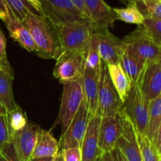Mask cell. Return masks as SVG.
<instances>
[{
  "label": "cell",
  "mask_w": 161,
  "mask_h": 161,
  "mask_svg": "<svg viewBox=\"0 0 161 161\" xmlns=\"http://www.w3.org/2000/svg\"><path fill=\"white\" fill-rule=\"evenodd\" d=\"M31 34L37 48L36 54L45 59H55L62 52L54 25L44 16L34 12L21 22Z\"/></svg>",
  "instance_id": "obj_1"
},
{
  "label": "cell",
  "mask_w": 161,
  "mask_h": 161,
  "mask_svg": "<svg viewBox=\"0 0 161 161\" xmlns=\"http://www.w3.org/2000/svg\"><path fill=\"white\" fill-rule=\"evenodd\" d=\"M61 50L86 55L93 27L89 20L55 26Z\"/></svg>",
  "instance_id": "obj_2"
},
{
  "label": "cell",
  "mask_w": 161,
  "mask_h": 161,
  "mask_svg": "<svg viewBox=\"0 0 161 161\" xmlns=\"http://www.w3.org/2000/svg\"><path fill=\"white\" fill-rule=\"evenodd\" d=\"M143 73L136 82L131 83L130 91L123 103L122 108L135 126L137 132L146 135L149 101L141 87Z\"/></svg>",
  "instance_id": "obj_3"
},
{
  "label": "cell",
  "mask_w": 161,
  "mask_h": 161,
  "mask_svg": "<svg viewBox=\"0 0 161 161\" xmlns=\"http://www.w3.org/2000/svg\"><path fill=\"white\" fill-rule=\"evenodd\" d=\"M123 41L126 50L145 64L161 62V47L145 33L140 25Z\"/></svg>",
  "instance_id": "obj_4"
},
{
  "label": "cell",
  "mask_w": 161,
  "mask_h": 161,
  "mask_svg": "<svg viewBox=\"0 0 161 161\" xmlns=\"http://www.w3.org/2000/svg\"><path fill=\"white\" fill-rule=\"evenodd\" d=\"M123 104L112 84L107 65L101 61L99 72L97 108L96 115L102 117L115 116L122 108Z\"/></svg>",
  "instance_id": "obj_5"
},
{
  "label": "cell",
  "mask_w": 161,
  "mask_h": 161,
  "mask_svg": "<svg viewBox=\"0 0 161 161\" xmlns=\"http://www.w3.org/2000/svg\"><path fill=\"white\" fill-rule=\"evenodd\" d=\"M83 100L81 79L64 84L59 113L52 129L57 125H61V135H63L78 112Z\"/></svg>",
  "instance_id": "obj_6"
},
{
  "label": "cell",
  "mask_w": 161,
  "mask_h": 161,
  "mask_svg": "<svg viewBox=\"0 0 161 161\" xmlns=\"http://www.w3.org/2000/svg\"><path fill=\"white\" fill-rule=\"evenodd\" d=\"M40 15L47 17L54 26L89 20L70 0H39Z\"/></svg>",
  "instance_id": "obj_7"
},
{
  "label": "cell",
  "mask_w": 161,
  "mask_h": 161,
  "mask_svg": "<svg viewBox=\"0 0 161 161\" xmlns=\"http://www.w3.org/2000/svg\"><path fill=\"white\" fill-rule=\"evenodd\" d=\"M56 61L53 75L63 85L82 78L85 69L84 55L63 50Z\"/></svg>",
  "instance_id": "obj_8"
},
{
  "label": "cell",
  "mask_w": 161,
  "mask_h": 161,
  "mask_svg": "<svg viewBox=\"0 0 161 161\" xmlns=\"http://www.w3.org/2000/svg\"><path fill=\"white\" fill-rule=\"evenodd\" d=\"M91 116L87 105L85 101L83 100L81 105L70 125L65 132L61 135L59 142L60 149L81 147Z\"/></svg>",
  "instance_id": "obj_9"
},
{
  "label": "cell",
  "mask_w": 161,
  "mask_h": 161,
  "mask_svg": "<svg viewBox=\"0 0 161 161\" xmlns=\"http://www.w3.org/2000/svg\"><path fill=\"white\" fill-rule=\"evenodd\" d=\"M122 124V134L116 142V148L127 161H142L138 141V132L123 108L119 112Z\"/></svg>",
  "instance_id": "obj_10"
},
{
  "label": "cell",
  "mask_w": 161,
  "mask_h": 161,
  "mask_svg": "<svg viewBox=\"0 0 161 161\" xmlns=\"http://www.w3.org/2000/svg\"><path fill=\"white\" fill-rule=\"evenodd\" d=\"M86 16L93 27V31L113 28L116 20L113 8L104 0H83Z\"/></svg>",
  "instance_id": "obj_11"
},
{
  "label": "cell",
  "mask_w": 161,
  "mask_h": 161,
  "mask_svg": "<svg viewBox=\"0 0 161 161\" xmlns=\"http://www.w3.org/2000/svg\"><path fill=\"white\" fill-rule=\"evenodd\" d=\"M98 37V51L101 60L108 64L120 63L121 58L126 50L123 39H119L108 29L95 31Z\"/></svg>",
  "instance_id": "obj_12"
},
{
  "label": "cell",
  "mask_w": 161,
  "mask_h": 161,
  "mask_svg": "<svg viewBox=\"0 0 161 161\" xmlns=\"http://www.w3.org/2000/svg\"><path fill=\"white\" fill-rule=\"evenodd\" d=\"M39 127L29 122L22 130L15 132L11 136L13 146L20 161H29L32 155Z\"/></svg>",
  "instance_id": "obj_13"
},
{
  "label": "cell",
  "mask_w": 161,
  "mask_h": 161,
  "mask_svg": "<svg viewBox=\"0 0 161 161\" xmlns=\"http://www.w3.org/2000/svg\"><path fill=\"white\" fill-rule=\"evenodd\" d=\"M122 134V124L118 113L115 116L101 118L98 130V146L102 153H110L116 147Z\"/></svg>",
  "instance_id": "obj_14"
},
{
  "label": "cell",
  "mask_w": 161,
  "mask_h": 161,
  "mask_svg": "<svg viewBox=\"0 0 161 161\" xmlns=\"http://www.w3.org/2000/svg\"><path fill=\"white\" fill-rule=\"evenodd\" d=\"M101 117L97 115L91 116L86 134L82 142V161H98L102 154L98 146V130Z\"/></svg>",
  "instance_id": "obj_15"
},
{
  "label": "cell",
  "mask_w": 161,
  "mask_h": 161,
  "mask_svg": "<svg viewBox=\"0 0 161 161\" xmlns=\"http://www.w3.org/2000/svg\"><path fill=\"white\" fill-rule=\"evenodd\" d=\"M99 72L100 69L96 70L85 66L81 78L83 100L87 105L91 116H95L97 113Z\"/></svg>",
  "instance_id": "obj_16"
},
{
  "label": "cell",
  "mask_w": 161,
  "mask_h": 161,
  "mask_svg": "<svg viewBox=\"0 0 161 161\" xmlns=\"http://www.w3.org/2000/svg\"><path fill=\"white\" fill-rule=\"evenodd\" d=\"M142 90L149 101L161 96V63L147 64L142 80Z\"/></svg>",
  "instance_id": "obj_17"
},
{
  "label": "cell",
  "mask_w": 161,
  "mask_h": 161,
  "mask_svg": "<svg viewBox=\"0 0 161 161\" xmlns=\"http://www.w3.org/2000/svg\"><path fill=\"white\" fill-rule=\"evenodd\" d=\"M14 79V70L9 62L0 67V105L7 113L18 106L13 93Z\"/></svg>",
  "instance_id": "obj_18"
},
{
  "label": "cell",
  "mask_w": 161,
  "mask_h": 161,
  "mask_svg": "<svg viewBox=\"0 0 161 161\" xmlns=\"http://www.w3.org/2000/svg\"><path fill=\"white\" fill-rule=\"evenodd\" d=\"M59 151V142L53 137L50 130H46L39 127L31 159L54 157Z\"/></svg>",
  "instance_id": "obj_19"
},
{
  "label": "cell",
  "mask_w": 161,
  "mask_h": 161,
  "mask_svg": "<svg viewBox=\"0 0 161 161\" xmlns=\"http://www.w3.org/2000/svg\"><path fill=\"white\" fill-rule=\"evenodd\" d=\"M5 25L9 31V36L13 39L18 42L19 45L26 50L36 53L37 48L29 31L25 28V25L17 20L10 13L9 20Z\"/></svg>",
  "instance_id": "obj_20"
},
{
  "label": "cell",
  "mask_w": 161,
  "mask_h": 161,
  "mask_svg": "<svg viewBox=\"0 0 161 161\" xmlns=\"http://www.w3.org/2000/svg\"><path fill=\"white\" fill-rule=\"evenodd\" d=\"M107 65V64H106ZM108 75L112 84L116 90L122 104L125 101L127 94L130 89L131 83L124 72L121 63L107 65Z\"/></svg>",
  "instance_id": "obj_21"
},
{
  "label": "cell",
  "mask_w": 161,
  "mask_h": 161,
  "mask_svg": "<svg viewBox=\"0 0 161 161\" xmlns=\"http://www.w3.org/2000/svg\"><path fill=\"white\" fill-rule=\"evenodd\" d=\"M161 130V96L149 102L146 135L152 141L156 134Z\"/></svg>",
  "instance_id": "obj_22"
},
{
  "label": "cell",
  "mask_w": 161,
  "mask_h": 161,
  "mask_svg": "<svg viewBox=\"0 0 161 161\" xmlns=\"http://www.w3.org/2000/svg\"><path fill=\"white\" fill-rule=\"evenodd\" d=\"M120 63L131 83L138 80L142 74L144 72L146 66L147 65L130 54L126 50L121 58Z\"/></svg>",
  "instance_id": "obj_23"
},
{
  "label": "cell",
  "mask_w": 161,
  "mask_h": 161,
  "mask_svg": "<svg viewBox=\"0 0 161 161\" xmlns=\"http://www.w3.org/2000/svg\"><path fill=\"white\" fill-rule=\"evenodd\" d=\"M116 20H121L125 23L133 24L138 26L141 25L145 17L137 8L135 3L128 5L125 8H113Z\"/></svg>",
  "instance_id": "obj_24"
},
{
  "label": "cell",
  "mask_w": 161,
  "mask_h": 161,
  "mask_svg": "<svg viewBox=\"0 0 161 161\" xmlns=\"http://www.w3.org/2000/svg\"><path fill=\"white\" fill-rule=\"evenodd\" d=\"M100 55L98 51V37L95 31L91 35L89 46L85 55V66L92 69H99L101 64Z\"/></svg>",
  "instance_id": "obj_25"
},
{
  "label": "cell",
  "mask_w": 161,
  "mask_h": 161,
  "mask_svg": "<svg viewBox=\"0 0 161 161\" xmlns=\"http://www.w3.org/2000/svg\"><path fill=\"white\" fill-rule=\"evenodd\" d=\"M138 141L142 161H161V152L152 144L146 135L138 133Z\"/></svg>",
  "instance_id": "obj_26"
},
{
  "label": "cell",
  "mask_w": 161,
  "mask_h": 161,
  "mask_svg": "<svg viewBox=\"0 0 161 161\" xmlns=\"http://www.w3.org/2000/svg\"><path fill=\"white\" fill-rule=\"evenodd\" d=\"M135 4L145 18L161 19V0H137Z\"/></svg>",
  "instance_id": "obj_27"
},
{
  "label": "cell",
  "mask_w": 161,
  "mask_h": 161,
  "mask_svg": "<svg viewBox=\"0 0 161 161\" xmlns=\"http://www.w3.org/2000/svg\"><path fill=\"white\" fill-rule=\"evenodd\" d=\"M7 121L11 136L15 132L22 130L28 123L26 114L19 106L7 113Z\"/></svg>",
  "instance_id": "obj_28"
},
{
  "label": "cell",
  "mask_w": 161,
  "mask_h": 161,
  "mask_svg": "<svg viewBox=\"0 0 161 161\" xmlns=\"http://www.w3.org/2000/svg\"><path fill=\"white\" fill-rule=\"evenodd\" d=\"M9 12L19 21L22 22L29 13L33 12L25 0H4Z\"/></svg>",
  "instance_id": "obj_29"
},
{
  "label": "cell",
  "mask_w": 161,
  "mask_h": 161,
  "mask_svg": "<svg viewBox=\"0 0 161 161\" xmlns=\"http://www.w3.org/2000/svg\"><path fill=\"white\" fill-rule=\"evenodd\" d=\"M140 26L147 36L161 47V19L145 18Z\"/></svg>",
  "instance_id": "obj_30"
},
{
  "label": "cell",
  "mask_w": 161,
  "mask_h": 161,
  "mask_svg": "<svg viewBox=\"0 0 161 161\" xmlns=\"http://www.w3.org/2000/svg\"><path fill=\"white\" fill-rule=\"evenodd\" d=\"M12 142L7 121V112L0 105V148Z\"/></svg>",
  "instance_id": "obj_31"
},
{
  "label": "cell",
  "mask_w": 161,
  "mask_h": 161,
  "mask_svg": "<svg viewBox=\"0 0 161 161\" xmlns=\"http://www.w3.org/2000/svg\"><path fill=\"white\" fill-rule=\"evenodd\" d=\"M64 161H82L81 149L80 147H71L60 149Z\"/></svg>",
  "instance_id": "obj_32"
},
{
  "label": "cell",
  "mask_w": 161,
  "mask_h": 161,
  "mask_svg": "<svg viewBox=\"0 0 161 161\" xmlns=\"http://www.w3.org/2000/svg\"><path fill=\"white\" fill-rule=\"evenodd\" d=\"M0 161H20L17 158L12 142L0 148Z\"/></svg>",
  "instance_id": "obj_33"
},
{
  "label": "cell",
  "mask_w": 161,
  "mask_h": 161,
  "mask_svg": "<svg viewBox=\"0 0 161 161\" xmlns=\"http://www.w3.org/2000/svg\"><path fill=\"white\" fill-rule=\"evenodd\" d=\"M7 59L6 58V39L0 27V60Z\"/></svg>",
  "instance_id": "obj_34"
},
{
  "label": "cell",
  "mask_w": 161,
  "mask_h": 161,
  "mask_svg": "<svg viewBox=\"0 0 161 161\" xmlns=\"http://www.w3.org/2000/svg\"><path fill=\"white\" fill-rule=\"evenodd\" d=\"M9 18V12L4 0H0V20L6 24Z\"/></svg>",
  "instance_id": "obj_35"
},
{
  "label": "cell",
  "mask_w": 161,
  "mask_h": 161,
  "mask_svg": "<svg viewBox=\"0 0 161 161\" xmlns=\"http://www.w3.org/2000/svg\"><path fill=\"white\" fill-rule=\"evenodd\" d=\"M114 149L110 153H103L98 161H118Z\"/></svg>",
  "instance_id": "obj_36"
},
{
  "label": "cell",
  "mask_w": 161,
  "mask_h": 161,
  "mask_svg": "<svg viewBox=\"0 0 161 161\" xmlns=\"http://www.w3.org/2000/svg\"><path fill=\"white\" fill-rule=\"evenodd\" d=\"M70 1L75 5V6L79 9V10L81 11V12L83 13L86 17H87V16H86V9H85V7H84V4H83V0H70Z\"/></svg>",
  "instance_id": "obj_37"
},
{
  "label": "cell",
  "mask_w": 161,
  "mask_h": 161,
  "mask_svg": "<svg viewBox=\"0 0 161 161\" xmlns=\"http://www.w3.org/2000/svg\"><path fill=\"white\" fill-rule=\"evenodd\" d=\"M25 1L29 6H31L33 9H36V11H37L38 14H40V3H39V0H25Z\"/></svg>",
  "instance_id": "obj_38"
},
{
  "label": "cell",
  "mask_w": 161,
  "mask_h": 161,
  "mask_svg": "<svg viewBox=\"0 0 161 161\" xmlns=\"http://www.w3.org/2000/svg\"><path fill=\"white\" fill-rule=\"evenodd\" d=\"M115 153H116V158H117L118 161H127L126 160L125 157H124V155L122 154V153L119 150L118 148H115Z\"/></svg>",
  "instance_id": "obj_39"
},
{
  "label": "cell",
  "mask_w": 161,
  "mask_h": 161,
  "mask_svg": "<svg viewBox=\"0 0 161 161\" xmlns=\"http://www.w3.org/2000/svg\"><path fill=\"white\" fill-rule=\"evenodd\" d=\"M53 157H48V158H35L30 159L29 161H53Z\"/></svg>",
  "instance_id": "obj_40"
},
{
  "label": "cell",
  "mask_w": 161,
  "mask_h": 161,
  "mask_svg": "<svg viewBox=\"0 0 161 161\" xmlns=\"http://www.w3.org/2000/svg\"><path fill=\"white\" fill-rule=\"evenodd\" d=\"M53 161H64L63 160V157H62V154H61V150L59 151L58 154L53 157Z\"/></svg>",
  "instance_id": "obj_41"
},
{
  "label": "cell",
  "mask_w": 161,
  "mask_h": 161,
  "mask_svg": "<svg viewBox=\"0 0 161 161\" xmlns=\"http://www.w3.org/2000/svg\"><path fill=\"white\" fill-rule=\"evenodd\" d=\"M119 1L120 2V3H124L126 6H128V5L132 4V3H135L137 0H119Z\"/></svg>",
  "instance_id": "obj_42"
},
{
  "label": "cell",
  "mask_w": 161,
  "mask_h": 161,
  "mask_svg": "<svg viewBox=\"0 0 161 161\" xmlns=\"http://www.w3.org/2000/svg\"><path fill=\"white\" fill-rule=\"evenodd\" d=\"M7 62H9L8 61L7 59H3V60H0V67H1L2 65H3V64H6Z\"/></svg>",
  "instance_id": "obj_43"
},
{
  "label": "cell",
  "mask_w": 161,
  "mask_h": 161,
  "mask_svg": "<svg viewBox=\"0 0 161 161\" xmlns=\"http://www.w3.org/2000/svg\"><path fill=\"white\" fill-rule=\"evenodd\" d=\"M147 1H153V0H147Z\"/></svg>",
  "instance_id": "obj_44"
}]
</instances>
